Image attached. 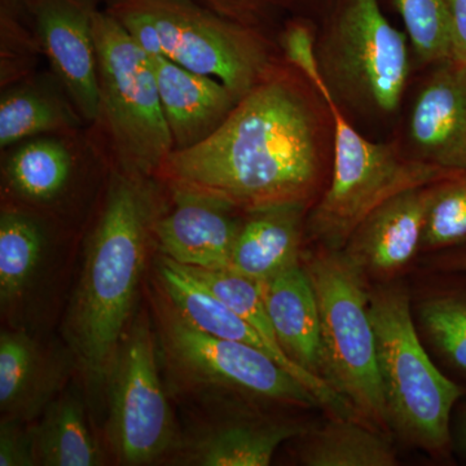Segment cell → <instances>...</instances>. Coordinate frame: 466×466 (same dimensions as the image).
<instances>
[{"instance_id":"cell-31","label":"cell","mask_w":466,"mask_h":466,"mask_svg":"<svg viewBox=\"0 0 466 466\" xmlns=\"http://www.w3.org/2000/svg\"><path fill=\"white\" fill-rule=\"evenodd\" d=\"M450 12L451 55L466 64V0H447Z\"/></svg>"},{"instance_id":"cell-26","label":"cell","mask_w":466,"mask_h":466,"mask_svg":"<svg viewBox=\"0 0 466 466\" xmlns=\"http://www.w3.org/2000/svg\"><path fill=\"white\" fill-rule=\"evenodd\" d=\"M466 245V170L456 171L428 188L421 250Z\"/></svg>"},{"instance_id":"cell-30","label":"cell","mask_w":466,"mask_h":466,"mask_svg":"<svg viewBox=\"0 0 466 466\" xmlns=\"http://www.w3.org/2000/svg\"><path fill=\"white\" fill-rule=\"evenodd\" d=\"M284 48L285 55L289 58L290 63L308 76L315 88L320 87L327 82L323 70L319 66L314 51V41H312V35L308 27L300 25L290 27L285 34Z\"/></svg>"},{"instance_id":"cell-9","label":"cell","mask_w":466,"mask_h":466,"mask_svg":"<svg viewBox=\"0 0 466 466\" xmlns=\"http://www.w3.org/2000/svg\"><path fill=\"white\" fill-rule=\"evenodd\" d=\"M157 333L146 312L128 325L106 375V441L116 461L147 465L171 455L180 433L158 370Z\"/></svg>"},{"instance_id":"cell-19","label":"cell","mask_w":466,"mask_h":466,"mask_svg":"<svg viewBox=\"0 0 466 466\" xmlns=\"http://www.w3.org/2000/svg\"><path fill=\"white\" fill-rule=\"evenodd\" d=\"M258 287L285 354L302 370L321 377L320 317L305 267H291Z\"/></svg>"},{"instance_id":"cell-4","label":"cell","mask_w":466,"mask_h":466,"mask_svg":"<svg viewBox=\"0 0 466 466\" xmlns=\"http://www.w3.org/2000/svg\"><path fill=\"white\" fill-rule=\"evenodd\" d=\"M320 317V375L359 419L390 428L377 364L370 291L363 271L345 251L324 249L305 265Z\"/></svg>"},{"instance_id":"cell-32","label":"cell","mask_w":466,"mask_h":466,"mask_svg":"<svg viewBox=\"0 0 466 466\" xmlns=\"http://www.w3.org/2000/svg\"><path fill=\"white\" fill-rule=\"evenodd\" d=\"M452 443L461 455L466 456V404L459 412L455 428L452 431Z\"/></svg>"},{"instance_id":"cell-6","label":"cell","mask_w":466,"mask_h":466,"mask_svg":"<svg viewBox=\"0 0 466 466\" xmlns=\"http://www.w3.org/2000/svg\"><path fill=\"white\" fill-rule=\"evenodd\" d=\"M157 337L167 372L177 385L202 395H226L250 403L309 408L317 397L266 352L217 339L187 323L159 294Z\"/></svg>"},{"instance_id":"cell-14","label":"cell","mask_w":466,"mask_h":466,"mask_svg":"<svg viewBox=\"0 0 466 466\" xmlns=\"http://www.w3.org/2000/svg\"><path fill=\"white\" fill-rule=\"evenodd\" d=\"M429 186L392 196L370 211L343 247L346 256L376 278H391L421 250Z\"/></svg>"},{"instance_id":"cell-12","label":"cell","mask_w":466,"mask_h":466,"mask_svg":"<svg viewBox=\"0 0 466 466\" xmlns=\"http://www.w3.org/2000/svg\"><path fill=\"white\" fill-rule=\"evenodd\" d=\"M35 23L43 50L70 100L86 119L96 121L101 95L92 14L70 0H41Z\"/></svg>"},{"instance_id":"cell-15","label":"cell","mask_w":466,"mask_h":466,"mask_svg":"<svg viewBox=\"0 0 466 466\" xmlns=\"http://www.w3.org/2000/svg\"><path fill=\"white\" fill-rule=\"evenodd\" d=\"M66 358L24 330L0 334V412L2 419L32 422L63 391L69 376Z\"/></svg>"},{"instance_id":"cell-21","label":"cell","mask_w":466,"mask_h":466,"mask_svg":"<svg viewBox=\"0 0 466 466\" xmlns=\"http://www.w3.org/2000/svg\"><path fill=\"white\" fill-rule=\"evenodd\" d=\"M33 425L36 464L103 465L104 456L92 434L81 392L61 391Z\"/></svg>"},{"instance_id":"cell-5","label":"cell","mask_w":466,"mask_h":466,"mask_svg":"<svg viewBox=\"0 0 466 466\" xmlns=\"http://www.w3.org/2000/svg\"><path fill=\"white\" fill-rule=\"evenodd\" d=\"M116 17L149 55L222 82L238 100L262 84L268 54L253 34L191 0H130Z\"/></svg>"},{"instance_id":"cell-22","label":"cell","mask_w":466,"mask_h":466,"mask_svg":"<svg viewBox=\"0 0 466 466\" xmlns=\"http://www.w3.org/2000/svg\"><path fill=\"white\" fill-rule=\"evenodd\" d=\"M48 241L36 218L15 208L0 216V305L16 309L35 287L47 258Z\"/></svg>"},{"instance_id":"cell-17","label":"cell","mask_w":466,"mask_h":466,"mask_svg":"<svg viewBox=\"0 0 466 466\" xmlns=\"http://www.w3.org/2000/svg\"><path fill=\"white\" fill-rule=\"evenodd\" d=\"M302 425L267 419H227L198 426L175 447V461L198 466H267Z\"/></svg>"},{"instance_id":"cell-11","label":"cell","mask_w":466,"mask_h":466,"mask_svg":"<svg viewBox=\"0 0 466 466\" xmlns=\"http://www.w3.org/2000/svg\"><path fill=\"white\" fill-rule=\"evenodd\" d=\"M173 192V208L153 227L161 256L184 267L229 268L242 225L235 205L175 184Z\"/></svg>"},{"instance_id":"cell-8","label":"cell","mask_w":466,"mask_h":466,"mask_svg":"<svg viewBox=\"0 0 466 466\" xmlns=\"http://www.w3.org/2000/svg\"><path fill=\"white\" fill-rule=\"evenodd\" d=\"M101 112L125 171L161 170L174 150L148 52L116 16L92 14Z\"/></svg>"},{"instance_id":"cell-20","label":"cell","mask_w":466,"mask_h":466,"mask_svg":"<svg viewBox=\"0 0 466 466\" xmlns=\"http://www.w3.org/2000/svg\"><path fill=\"white\" fill-rule=\"evenodd\" d=\"M180 267L184 271L193 276L196 280L200 281L208 290L213 291L218 299L223 300L236 314L240 315L248 324H250L263 337V339L275 350L276 354L283 360L288 372L296 377L317 397L320 406L328 408L334 416L358 419L357 413L350 406L349 401L342 398L339 392L334 391L329 383L321 377L312 375L308 370H302L285 354L278 341L268 314H267L265 302H263L262 296H260L258 283L236 274L228 268L207 269L198 268V267Z\"/></svg>"},{"instance_id":"cell-28","label":"cell","mask_w":466,"mask_h":466,"mask_svg":"<svg viewBox=\"0 0 466 466\" xmlns=\"http://www.w3.org/2000/svg\"><path fill=\"white\" fill-rule=\"evenodd\" d=\"M394 3L419 57L435 64L452 58L447 0H394Z\"/></svg>"},{"instance_id":"cell-29","label":"cell","mask_w":466,"mask_h":466,"mask_svg":"<svg viewBox=\"0 0 466 466\" xmlns=\"http://www.w3.org/2000/svg\"><path fill=\"white\" fill-rule=\"evenodd\" d=\"M30 422L2 419L0 421V466L36 464L35 441Z\"/></svg>"},{"instance_id":"cell-10","label":"cell","mask_w":466,"mask_h":466,"mask_svg":"<svg viewBox=\"0 0 466 466\" xmlns=\"http://www.w3.org/2000/svg\"><path fill=\"white\" fill-rule=\"evenodd\" d=\"M324 58L343 90L382 112L400 106L410 73L407 42L382 14L379 0H346Z\"/></svg>"},{"instance_id":"cell-3","label":"cell","mask_w":466,"mask_h":466,"mask_svg":"<svg viewBox=\"0 0 466 466\" xmlns=\"http://www.w3.org/2000/svg\"><path fill=\"white\" fill-rule=\"evenodd\" d=\"M370 312L390 428L428 452H449L452 410L464 389L426 354L406 290L385 287L370 291Z\"/></svg>"},{"instance_id":"cell-25","label":"cell","mask_w":466,"mask_h":466,"mask_svg":"<svg viewBox=\"0 0 466 466\" xmlns=\"http://www.w3.org/2000/svg\"><path fill=\"white\" fill-rule=\"evenodd\" d=\"M73 110L54 92L39 86H21L0 100V146L76 125Z\"/></svg>"},{"instance_id":"cell-23","label":"cell","mask_w":466,"mask_h":466,"mask_svg":"<svg viewBox=\"0 0 466 466\" xmlns=\"http://www.w3.org/2000/svg\"><path fill=\"white\" fill-rule=\"evenodd\" d=\"M299 460L308 466H394L397 453L379 429L351 417H337L308 431Z\"/></svg>"},{"instance_id":"cell-33","label":"cell","mask_w":466,"mask_h":466,"mask_svg":"<svg viewBox=\"0 0 466 466\" xmlns=\"http://www.w3.org/2000/svg\"><path fill=\"white\" fill-rule=\"evenodd\" d=\"M441 265L444 269H449V271L466 272V254L452 257V258L441 262Z\"/></svg>"},{"instance_id":"cell-24","label":"cell","mask_w":466,"mask_h":466,"mask_svg":"<svg viewBox=\"0 0 466 466\" xmlns=\"http://www.w3.org/2000/svg\"><path fill=\"white\" fill-rule=\"evenodd\" d=\"M72 170V156L63 143L34 139L12 153L5 177L11 191L24 201L48 204L66 191Z\"/></svg>"},{"instance_id":"cell-7","label":"cell","mask_w":466,"mask_h":466,"mask_svg":"<svg viewBox=\"0 0 466 466\" xmlns=\"http://www.w3.org/2000/svg\"><path fill=\"white\" fill-rule=\"evenodd\" d=\"M333 116L332 182L309 217V229L325 249L341 250L364 218L398 193L431 186L456 171L406 159L386 144L370 142L346 121L329 85L318 90Z\"/></svg>"},{"instance_id":"cell-13","label":"cell","mask_w":466,"mask_h":466,"mask_svg":"<svg viewBox=\"0 0 466 466\" xmlns=\"http://www.w3.org/2000/svg\"><path fill=\"white\" fill-rule=\"evenodd\" d=\"M410 135L421 161L466 170V64L438 63L413 106Z\"/></svg>"},{"instance_id":"cell-1","label":"cell","mask_w":466,"mask_h":466,"mask_svg":"<svg viewBox=\"0 0 466 466\" xmlns=\"http://www.w3.org/2000/svg\"><path fill=\"white\" fill-rule=\"evenodd\" d=\"M159 171L175 186L216 196L247 211L305 202L319 174L314 119L289 85L262 82L213 134L173 150Z\"/></svg>"},{"instance_id":"cell-18","label":"cell","mask_w":466,"mask_h":466,"mask_svg":"<svg viewBox=\"0 0 466 466\" xmlns=\"http://www.w3.org/2000/svg\"><path fill=\"white\" fill-rule=\"evenodd\" d=\"M305 202L248 210L228 269L256 283L300 265Z\"/></svg>"},{"instance_id":"cell-16","label":"cell","mask_w":466,"mask_h":466,"mask_svg":"<svg viewBox=\"0 0 466 466\" xmlns=\"http://www.w3.org/2000/svg\"><path fill=\"white\" fill-rule=\"evenodd\" d=\"M149 56L174 150L207 139L240 101L213 76L192 72L162 55Z\"/></svg>"},{"instance_id":"cell-2","label":"cell","mask_w":466,"mask_h":466,"mask_svg":"<svg viewBox=\"0 0 466 466\" xmlns=\"http://www.w3.org/2000/svg\"><path fill=\"white\" fill-rule=\"evenodd\" d=\"M158 202L146 175H116L88 238L64 333L75 363L104 385L119 342L135 317Z\"/></svg>"},{"instance_id":"cell-27","label":"cell","mask_w":466,"mask_h":466,"mask_svg":"<svg viewBox=\"0 0 466 466\" xmlns=\"http://www.w3.org/2000/svg\"><path fill=\"white\" fill-rule=\"evenodd\" d=\"M426 334L441 355L466 375V294H434L419 305Z\"/></svg>"}]
</instances>
